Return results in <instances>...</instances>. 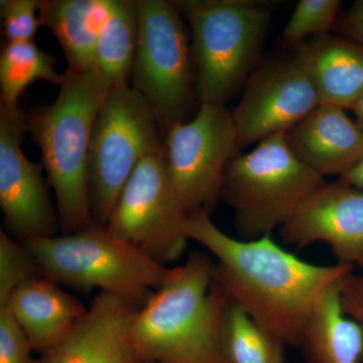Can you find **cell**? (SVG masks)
Wrapping results in <instances>:
<instances>
[{
    "mask_svg": "<svg viewBox=\"0 0 363 363\" xmlns=\"http://www.w3.org/2000/svg\"><path fill=\"white\" fill-rule=\"evenodd\" d=\"M187 234L213 257L215 277L228 298L285 346H297L324 296L354 271L352 264L320 266L298 259L272 236L234 238L207 213L189 216Z\"/></svg>",
    "mask_w": 363,
    "mask_h": 363,
    "instance_id": "6da1fadb",
    "label": "cell"
},
{
    "mask_svg": "<svg viewBox=\"0 0 363 363\" xmlns=\"http://www.w3.org/2000/svg\"><path fill=\"white\" fill-rule=\"evenodd\" d=\"M228 296L210 253L194 250L169 267L164 284L133 318L131 335L143 362L225 363L220 327Z\"/></svg>",
    "mask_w": 363,
    "mask_h": 363,
    "instance_id": "7a4b0ae2",
    "label": "cell"
},
{
    "mask_svg": "<svg viewBox=\"0 0 363 363\" xmlns=\"http://www.w3.org/2000/svg\"><path fill=\"white\" fill-rule=\"evenodd\" d=\"M63 74L55 101L28 116V133L54 190L61 233L72 234L93 224L88 157L95 119L111 89L95 70Z\"/></svg>",
    "mask_w": 363,
    "mask_h": 363,
    "instance_id": "3957f363",
    "label": "cell"
},
{
    "mask_svg": "<svg viewBox=\"0 0 363 363\" xmlns=\"http://www.w3.org/2000/svg\"><path fill=\"white\" fill-rule=\"evenodd\" d=\"M176 4L189 23L199 104L225 106L259 66L271 9L255 0Z\"/></svg>",
    "mask_w": 363,
    "mask_h": 363,
    "instance_id": "277c9868",
    "label": "cell"
},
{
    "mask_svg": "<svg viewBox=\"0 0 363 363\" xmlns=\"http://www.w3.org/2000/svg\"><path fill=\"white\" fill-rule=\"evenodd\" d=\"M23 243L45 278L84 293L100 289L133 303H145L169 269L94 223L78 233Z\"/></svg>",
    "mask_w": 363,
    "mask_h": 363,
    "instance_id": "5b68a950",
    "label": "cell"
},
{
    "mask_svg": "<svg viewBox=\"0 0 363 363\" xmlns=\"http://www.w3.org/2000/svg\"><path fill=\"white\" fill-rule=\"evenodd\" d=\"M326 180L294 156L279 133L257 143L252 152L229 162L220 200L233 211L240 240L272 236Z\"/></svg>",
    "mask_w": 363,
    "mask_h": 363,
    "instance_id": "8992f818",
    "label": "cell"
},
{
    "mask_svg": "<svg viewBox=\"0 0 363 363\" xmlns=\"http://www.w3.org/2000/svg\"><path fill=\"white\" fill-rule=\"evenodd\" d=\"M162 133L156 113L140 92L131 86L109 90L95 119L88 157L93 223L107 225L136 167L164 149Z\"/></svg>",
    "mask_w": 363,
    "mask_h": 363,
    "instance_id": "52a82bcc",
    "label": "cell"
},
{
    "mask_svg": "<svg viewBox=\"0 0 363 363\" xmlns=\"http://www.w3.org/2000/svg\"><path fill=\"white\" fill-rule=\"evenodd\" d=\"M138 13L130 86L149 102L164 133L188 121L197 99L190 33L176 1L138 0Z\"/></svg>",
    "mask_w": 363,
    "mask_h": 363,
    "instance_id": "ba28073f",
    "label": "cell"
},
{
    "mask_svg": "<svg viewBox=\"0 0 363 363\" xmlns=\"http://www.w3.org/2000/svg\"><path fill=\"white\" fill-rule=\"evenodd\" d=\"M238 150L233 114L223 105L199 104L193 118L164 131V162L189 216L212 213Z\"/></svg>",
    "mask_w": 363,
    "mask_h": 363,
    "instance_id": "9c48e42d",
    "label": "cell"
},
{
    "mask_svg": "<svg viewBox=\"0 0 363 363\" xmlns=\"http://www.w3.org/2000/svg\"><path fill=\"white\" fill-rule=\"evenodd\" d=\"M188 219L169 178L162 149L136 167L106 227L167 267L178 262L187 248Z\"/></svg>",
    "mask_w": 363,
    "mask_h": 363,
    "instance_id": "30bf717a",
    "label": "cell"
},
{
    "mask_svg": "<svg viewBox=\"0 0 363 363\" xmlns=\"http://www.w3.org/2000/svg\"><path fill=\"white\" fill-rule=\"evenodd\" d=\"M319 105L316 91L293 55L260 64L231 111L238 150L288 133Z\"/></svg>",
    "mask_w": 363,
    "mask_h": 363,
    "instance_id": "8fae6325",
    "label": "cell"
},
{
    "mask_svg": "<svg viewBox=\"0 0 363 363\" xmlns=\"http://www.w3.org/2000/svg\"><path fill=\"white\" fill-rule=\"evenodd\" d=\"M28 117L21 106H0V207L6 228L21 242L57 236L61 230L44 168L23 152Z\"/></svg>",
    "mask_w": 363,
    "mask_h": 363,
    "instance_id": "7c38bea8",
    "label": "cell"
},
{
    "mask_svg": "<svg viewBox=\"0 0 363 363\" xmlns=\"http://www.w3.org/2000/svg\"><path fill=\"white\" fill-rule=\"evenodd\" d=\"M284 245L331 247L338 262L363 264V190L338 180L317 189L279 229Z\"/></svg>",
    "mask_w": 363,
    "mask_h": 363,
    "instance_id": "4fadbf2b",
    "label": "cell"
},
{
    "mask_svg": "<svg viewBox=\"0 0 363 363\" xmlns=\"http://www.w3.org/2000/svg\"><path fill=\"white\" fill-rule=\"evenodd\" d=\"M133 304L100 293L68 337L39 363H142L131 335L138 311Z\"/></svg>",
    "mask_w": 363,
    "mask_h": 363,
    "instance_id": "5bb4252c",
    "label": "cell"
},
{
    "mask_svg": "<svg viewBox=\"0 0 363 363\" xmlns=\"http://www.w3.org/2000/svg\"><path fill=\"white\" fill-rule=\"evenodd\" d=\"M298 161L318 175L342 177L363 159V130L345 109L320 104L286 133Z\"/></svg>",
    "mask_w": 363,
    "mask_h": 363,
    "instance_id": "9a60e30c",
    "label": "cell"
},
{
    "mask_svg": "<svg viewBox=\"0 0 363 363\" xmlns=\"http://www.w3.org/2000/svg\"><path fill=\"white\" fill-rule=\"evenodd\" d=\"M293 56L307 74L320 104L352 109L363 95V45L326 33L305 40Z\"/></svg>",
    "mask_w": 363,
    "mask_h": 363,
    "instance_id": "2e32d148",
    "label": "cell"
},
{
    "mask_svg": "<svg viewBox=\"0 0 363 363\" xmlns=\"http://www.w3.org/2000/svg\"><path fill=\"white\" fill-rule=\"evenodd\" d=\"M33 350L47 353L68 337L88 308L44 276L16 289L6 304Z\"/></svg>",
    "mask_w": 363,
    "mask_h": 363,
    "instance_id": "e0dca14e",
    "label": "cell"
},
{
    "mask_svg": "<svg viewBox=\"0 0 363 363\" xmlns=\"http://www.w3.org/2000/svg\"><path fill=\"white\" fill-rule=\"evenodd\" d=\"M348 279L324 296L303 329L297 347L306 363L363 362V328L346 314L341 300Z\"/></svg>",
    "mask_w": 363,
    "mask_h": 363,
    "instance_id": "ac0fdd59",
    "label": "cell"
},
{
    "mask_svg": "<svg viewBox=\"0 0 363 363\" xmlns=\"http://www.w3.org/2000/svg\"><path fill=\"white\" fill-rule=\"evenodd\" d=\"M108 0H39L40 25L63 50L67 70H95V52Z\"/></svg>",
    "mask_w": 363,
    "mask_h": 363,
    "instance_id": "d6986e66",
    "label": "cell"
},
{
    "mask_svg": "<svg viewBox=\"0 0 363 363\" xmlns=\"http://www.w3.org/2000/svg\"><path fill=\"white\" fill-rule=\"evenodd\" d=\"M138 30V0H108L98 35L95 71L111 90L130 86Z\"/></svg>",
    "mask_w": 363,
    "mask_h": 363,
    "instance_id": "ffe728a7",
    "label": "cell"
},
{
    "mask_svg": "<svg viewBox=\"0 0 363 363\" xmlns=\"http://www.w3.org/2000/svg\"><path fill=\"white\" fill-rule=\"evenodd\" d=\"M56 64V57L40 49L35 40L6 43L0 55V106H21V95L38 80L59 87L64 74L57 71Z\"/></svg>",
    "mask_w": 363,
    "mask_h": 363,
    "instance_id": "44dd1931",
    "label": "cell"
},
{
    "mask_svg": "<svg viewBox=\"0 0 363 363\" xmlns=\"http://www.w3.org/2000/svg\"><path fill=\"white\" fill-rule=\"evenodd\" d=\"M286 346L255 323L240 305L229 300L220 327L225 363H285Z\"/></svg>",
    "mask_w": 363,
    "mask_h": 363,
    "instance_id": "7402d4cb",
    "label": "cell"
},
{
    "mask_svg": "<svg viewBox=\"0 0 363 363\" xmlns=\"http://www.w3.org/2000/svg\"><path fill=\"white\" fill-rule=\"evenodd\" d=\"M341 6L339 0H301L279 35V47L295 50L305 40L330 33L340 16Z\"/></svg>",
    "mask_w": 363,
    "mask_h": 363,
    "instance_id": "603a6c76",
    "label": "cell"
},
{
    "mask_svg": "<svg viewBox=\"0 0 363 363\" xmlns=\"http://www.w3.org/2000/svg\"><path fill=\"white\" fill-rule=\"evenodd\" d=\"M43 276L33 255L20 240L0 231V306L6 304L16 289Z\"/></svg>",
    "mask_w": 363,
    "mask_h": 363,
    "instance_id": "cb8c5ba5",
    "label": "cell"
},
{
    "mask_svg": "<svg viewBox=\"0 0 363 363\" xmlns=\"http://www.w3.org/2000/svg\"><path fill=\"white\" fill-rule=\"evenodd\" d=\"M0 16L7 43L30 42L42 26L39 0H1Z\"/></svg>",
    "mask_w": 363,
    "mask_h": 363,
    "instance_id": "d4e9b609",
    "label": "cell"
},
{
    "mask_svg": "<svg viewBox=\"0 0 363 363\" xmlns=\"http://www.w3.org/2000/svg\"><path fill=\"white\" fill-rule=\"evenodd\" d=\"M32 346L6 306H0V363H33Z\"/></svg>",
    "mask_w": 363,
    "mask_h": 363,
    "instance_id": "484cf974",
    "label": "cell"
},
{
    "mask_svg": "<svg viewBox=\"0 0 363 363\" xmlns=\"http://www.w3.org/2000/svg\"><path fill=\"white\" fill-rule=\"evenodd\" d=\"M344 311L363 328V269L359 276L352 274L341 294Z\"/></svg>",
    "mask_w": 363,
    "mask_h": 363,
    "instance_id": "4316f807",
    "label": "cell"
},
{
    "mask_svg": "<svg viewBox=\"0 0 363 363\" xmlns=\"http://www.w3.org/2000/svg\"><path fill=\"white\" fill-rule=\"evenodd\" d=\"M334 30L363 45V0H357L340 13Z\"/></svg>",
    "mask_w": 363,
    "mask_h": 363,
    "instance_id": "83f0119b",
    "label": "cell"
},
{
    "mask_svg": "<svg viewBox=\"0 0 363 363\" xmlns=\"http://www.w3.org/2000/svg\"><path fill=\"white\" fill-rule=\"evenodd\" d=\"M339 180L345 182L354 187L362 189L363 190V159L358 162L357 166L350 169L345 175L340 177Z\"/></svg>",
    "mask_w": 363,
    "mask_h": 363,
    "instance_id": "f1b7e54d",
    "label": "cell"
},
{
    "mask_svg": "<svg viewBox=\"0 0 363 363\" xmlns=\"http://www.w3.org/2000/svg\"><path fill=\"white\" fill-rule=\"evenodd\" d=\"M351 111L354 112L355 116H357V123L363 130V95L360 97V99L358 100L357 104L353 106V108L351 109Z\"/></svg>",
    "mask_w": 363,
    "mask_h": 363,
    "instance_id": "f546056e",
    "label": "cell"
},
{
    "mask_svg": "<svg viewBox=\"0 0 363 363\" xmlns=\"http://www.w3.org/2000/svg\"><path fill=\"white\" fill-rule=\"evenodd\" d=\"M142 363H152V362H142Z\"/></svg>",
    "mask_w": 363,
    "mask_h": 363,
    "instance_id": "4dcf8cb0",
    "label": "cell"
},
{
    "mask_svg": "<svg viewBox=\"0 0 363 363\" xmlns=\"http://www.w3.org/2000/svg\"><path fill=\"white\" fill-rule=\"evenodd\" d=\"M362 267V269H363V264H362V267Z\"/></svg>",
    "mask_w": 363,
    "mask_h": 363,
    "instance_id": "1f68e13d",
    "label": "cell"
},
{
    "mask_svg": "<svg viewBox=\"0 0 363 363\" xmlns=\"http://www.w3.org/2000/svg\"><path fill=\"white\" fill-rule=\"evenodd\" d=\"M363 363V362H362Z\"/></svg>",
    "mask_w": 363,
    "mask_h": 363,
    "instance_id": "d6a6232c",
    "label": "cell"
}]
</instances>
